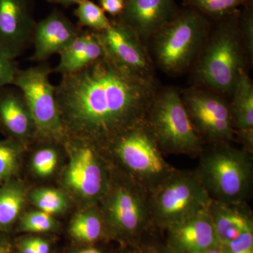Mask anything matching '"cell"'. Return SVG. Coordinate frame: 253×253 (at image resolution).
<instances>
[{
  "label": "cell",
  "instance_id": "603a6c76",
  "mask_svg": "<svg viewBox=\"0 0 253 253\" xmlns=\"http://www.w3.org/2000/svg\"><path fill=\"white\" fill-rule=\"evenodd\" d=\"M75 15L81 26L91 28L94 31H104L111 25V21L104 10L90 0H82L78 4Z\"/></svg>",
  "mask_w": 253,
  "mask_h": 253
},
{
  "label": "cell",
  "instance_id": "cb8c5ba5",
  "mask_svg": "<svg viewBox=\"0 0 253 253\" xmlns=\"http://www.w3.org/2000/svg\"><path fill=\"white\" fill-rule=\"evenodd\" d=\"M31 199L39 211L51 215L63 212L67 206L64 195L56 189H37L32 194Z\"/></svg>",
  "mask_w": 253,
  "mask_h": 253
},
{
  "label": "cell",
  "instance_id": "ac0fdd59",
  "mask_svg": "<svg viewBox=\"0 0 253 253\" xmlns=\"http://www.w3.org/2000/svg\"><path fill=\"white\" fill-rule=\"evenodd\" d=\"M231 94L229 108L235 135L239 136L242 148L253 153V86L246 68L240 71Z\"/></svg>",
  "mask_w": 253,
  "mask_h": 253
},
{
  "label": "cell",
  "instance_id": "83f0119b",
  "mask_svg": "<svg viewBox=\"0 0 253 253\" xmlns=\"http://www.w3.org/2000/svg\"><path fill=\"white\" fill-rule=\"evenodd\" d=\"M18 150L14 144L0 141V181L9 179L17 166Z\"/></svg>",
  "mask_w": 253,
  "mask_h": 253
},
{
  "label": "cell",
  "instance_id": "4fadbf2b",
  "mask_svg": "<svg viewBox=\"0 0 253 253\" xmlns=\"http://www.w3.org/2000/svg\"><path fill=\"white\" fill-rule=\"evenodd\" d=\"M36 23L30 0H0V52L21 56L32 44Z\"/></svg>",
  "mask_w": 253,
  "mask_h": 253
},
{
  "label": "cell",
  "instance_id": "2e32d148",
  "mask_svg": "<svg viewBox=\"0 0 253 253\" xmlns=\"http://www.w3.org/2000/svg\"><path fill=\"white\" fill-rule=\"evenodd\" d=\"M173 14V0H125L119 21L135 31L144 43L169 22Z\"/></svg>",
  "mask_w": 253,
  "mask_h": 253
},
{
  "label": "cell",
  "instance_id": "5bb4252c",
  "mask_svg": "<svg viewBox=\"0 0 253 253\" xmlns=\"http://www.w3.org/2000/svg\"><path fill=\"white\" fill-rule=\"evenodd\" d=\"M168 253H196L220 245L208 210L201 211L167 229Z\"/></svg>",
  "mask_w": 253,
  "mask_h": 253
},
{
  "label": "cell",
  "instance_id": "e0dca14e",
  "mask_svg": "<svg viewBox=\"0 0 253 253\" xmlns=\"http://www.w3.org/2000/svg\"><path fill=\"white\" fill-rule=\"evenodd\" d=\"M0 125L9 135L18 139L38 134L26 99L17 87L0 89Z\"/></svg>",
  "mask_w": 253,
  "mask_h": 253
},
{
  "label": "cell",
  "instance_id": "d6986e66",
  "mask_svg": "<svg viewBox=\"0 0 253 253\" xmlns=\"http://www.w3.org/2000/svg\"><path fill=\"white\" fill-rule=\"evenodd\" d=\"M208 212L220 245L253 230V212L247 204H225L212 201Z\"/></svg>",
  "mask_w": 253,
  "mask_h": 253
},
{
  "label": "cell",
  "instance_id": "836d02e7",
  "mask_svg": "<svg viewBox=\"0 0 253 253\" xmlns=\"http://www.w3.org/2000/svg\"><path fill=\"white\" fill-rule=\"evenodd\" d=\"M139 253H168L166 248L156 244L142 245Z\"/></svg>",
  "mask_w": 253,
  "mask_h": 253
},
{
  "label": "cell",
  "instance_id": "d6a6232c",
  "mask_svg": "<svg viewBox=\"0 0 253 253\" xmlns=\"http://www.w3.org/2000/svg\"><path fill=\"white\" fill-rule=\"evenodd\" d=\"M30 244L37 253H49V245L44 240L41 239H28Z\"/></svg>",
  "mask_w": 253,
  "mask_h": 253
},
{
  "label": "cell",
  "instance_id": "3957f363",
  "mask_svg": "<svg viewBox=\"0 0 253 253\" xmlns=\"http://www.w3.org/2000/svg\"><path fill=\"white\" fill-rule=\"evenodd\" d=\"M247 59L239 23L224 21L210 31L193 63L195 81L218 94H231Z\"/></svg>",
  "mask_w": 253,
  "mask_h": 253
},
{
  "label": "cell",
  "instance_id": "8992f818",
  "mask_svg": "<svg viewBox=\"0 0 253 253\" xmlns=\"http://www.w3.org/2000/svg\"><path fill=\"white\" fill-rule=\"evenodd\" d=\"M105 149L117 158L128 178L149 193L176 169L165 159L144 121L118 136Z\"/></svg>",
  "mask_w": 253,
  "mask_h": 253
},
{
  "label": "cell",
  "instance_id": "9c48e42d",
  "mask_svg": "<svg viewBox=\"0 0 253 253\" xmlns=\"http://www.w3.org/2000/svg\"><path fill=\"white\" fill-rule=\"evenodd\" d=\"M52 72V68L46 62L24 70L18 68L11 85L17 87L24 96L38 136L59 141L66 137V134L55 86L49 81Z\"/></svg>",
  "mask_w": 253,
  "mask_h": 253
},
{
  "label": "cell",
  "instance_id": "7a4b0ae2",
  "mask_svg": "<svg viewBox=\"0 0 253 253\" xmlns=\"http://www.w3.org/2000/svg\"><path fill=\"white\" fill-rule=\"evenodd\" d=\"M199 157L194 173L212 201L247 204L253 193L252 153L220 142L204 146Z\"/></svg>",
  "mask_w": 253,
  "mask_h": 253
},
{
  "label": "cell",
  "instance_id": "44dd1931",
  "mask_svg": "<svg viewBox=\"0 0 253 253\" xmlns=\"http://www.w3.org/2000/svg\"><path fill=\"white\" fill-rule=\"evenodd\" d=\"M25 204L23 188L8 183L0 188V229L6 230L17 219Z\"/></svg>",
  "mask_w": 253,
  "mask_h": 253
},
{
  "label": "cell",
  "instance_id": "f1b7e54d",
  "mask_svg": "<svg viewBox=\"0 0 253 253\" xmlns=\"http://www.w3.org/2000/svg\"><path fill=\"white\" fill-rule=\"evenodd\" d=\"M225 253H253V230L221 245Z\"/></svg>",
  "mask_w": 253,
  "mask_h": 253
},
{
  "label": "cell",
  "instance_id": "ba28073f",
  "mask_svg": "<svg viewBox=\"0 0 253 253\" xmlns=\"http://www.w3.org/2000/svg\"><path fill=\"white\" fill-rule=\"evenodd\" d=\"M126 181L112 183L104 200L105 225L120 239L139 244L153 224L149 193L126 176Z\"/></svg>",
  "mask_w": 253,
  "mask_h": 253
},
{
  "label": "cell",
  "instance_id": "484cf974",
  "mask_svg": "<svg viewBox=\"0 0 253 253\" xmlns=\"http://www.w3.org/2000/svg\"><path fill=\"white\" fill-rule=\"evenodd\" d=\"M54 226L55 221L52 215L41 211L28 213L21 222V229L28 232H47Z\"/></svg>",
  "mask_w": 253,
  "mask_h": 253
},
{
  "label": "cell",
  "instance_id": "4316f807",
  "mask_svg": "<svg viewBox=\"0 0 253 253\" xmlns=\"http://www.w3.org/2000/svg\"><path fill=\"white\" fill-rule=\"evenodd\" d=\"M57 162L56 151L52 148H43L33 156V168L38 175L49 176L54 172Z\"/></svg>",
  "mask_w": 253,
  "mask_h": 253
},
{
  "label": "cell",
  "instance_id": "d4e9b609",
  "mask_svg": "<svg viewBox=\"0 0 253 253\" xmlns=\"http://www.w3.org/2000/svg\"><path fill=\"white\" fill-rule=\"evenodd\" d=\"M244 1L245 0H188L189 6L197 9L201 14L215 18L232 14Z\"/></svg>",
  "mask_w": 253,
  "mask_h": 253
},
{
  "label": "cell",
  "instance_id": "4dcf8cb0",
  "mask_svg": "<svg viewBox=\"0 0 253 253\" xmlns=\"http://www.w3.org/2000/svg\"><path fill=\"white\" fill-rule=\"evenodd\" d=\"M18 70L14 59H10L0 52V89L11 85Z\"/></svg>",
  "mask_w": 253,
  "mask_h": 253
},
{
  "label": "cell",
  "instance_id": "8d00e7d4",
  "mask_svg": "<svg viewBox=\"0 0 253 253\" xmlns=\"http://www.w3.org/2000/svg\"><path fill=\"white\" fill-rule=\"evenodd\" d=\"M196 253H225L224 250L223 249V246L221 245H218V246H214V247L211 248L204 250V251H200V252Z\"/></svg>",
  "mask_w": 253,
  "mask_h": 253
},
{
  "label": "cell",
  "instance_id": "1f68e13d",
  "mask_svg": "<svg viewBox=\"0 0 253 253\" xmlns=\"http://www.w3.org/2000/svg\"><path fill=\"white\" fill-rule=\"evenodd\" d=\"M101 8L111 16H120L125 6V0H100Z\"/></svg>",
  "mask_w": 253,
  "mask_h": 253
},
{
  "label": "cell",
  "instance_id": "30bf717a",
  "mask_svg": "<svg viewBox=\"0 0 253 253\" xmlns=\"http://www.w3.org/2000/svg\"><path fill=\"white\" fill-rule=\"evenodd\" d=\"M190 120L204 143L231 142L235 136L229 104L221 94L195 86L182 92Z\"/></svg>",
  "mask_w": 253,
  "mask_h": 253
},
{
  "label": "cell",
  "instance_id": "74e56055",
  "mask_svg": "<svg viewBox=\"0 0 253 253\" xmlns=\"http://www.w3.org/2000/svg\"><path fill=\"white\" fill-rule=\"evenodd\" d=\"M0 253H11L9 244L1 240H0Z\"/></svg>",
  "mask_w": 253,
  "mask_h": 253
},
{
  "label": "cell",
  "instance_id": "e575fe53",
  "mask_svg": "<svg viewBox=\"0 0 253 253\" xmlns=\"http://www.w3.org/2000/svg\"><path fill=\"white\" fill-rule=\"evenodd\" d=\"M20 251L21 253H37L28 240L21 243L20 245Z\"/></svg>",
  "mask_w": 253,
  "mask_h": 253
},
{
  "label": "cell",
  "instance_id": "7c38bea8",
  "mask_svg": "<svg viewBox=\"0 0 253 253\" xmlns=\"http://www.w3.org/2000/svg\"><path fill=\"white\" fill-rule=\"evenodd\" d=\"M105 54L127 71L148 79H154V68L141 38L121 21H111L109 27L97 32Z\"/></svg>",
  "mask_w": 253,
  "mask_h": 253
},
{
  "label": "cell",
  "instance_id": "6da1fadb",
  "mask_svg": "<svg viewBox=\"0 0 253 253\" xmlns=\"http://www.w3.org/2000/svg\"><path fill=\"white\" fill-rule=\"evenodd\" d=\"M158 86L121 67L105 54L55 86L66 136L106 149L118 136L144 121Z\"/></svg>",
  "mask_w": 253,
  "mask_h": 253
},
{
  "label": "cell",
  "instance_id": "277c9868",
  "mask_svg": "<svg viewBox=\"0 0 253 253\" xmlns=\"http://www.w3.org/2000/svg\"><path fill=\"white\" fill-rule=\"evenodd\" d=\"M144 122L163 154L196 157L205 143L195 129L181 94L173 87L158 89Z\"/></svg>",
  "mask_w": 253,
  "mask_h": 253
},
{
  "label": "cell",
  "instance_id": "f35d334b",
  "mask_svg": "<svg viewBox=\"0 0 253 253\" xmlns=\"http://www.w3.org/2000/svg\"><path fill=\"white\" fill-rule=\"evenodd\" d=\"M76 253H104L101 250L96 249V248L91 247L88 248V249L81 250V251H78Z\"/></svg>",
  "mask_w": 253,
  "mask_h": 253
},
{
  "label": "cell",
  "instance_id": "9a60e30c",
  "mask_svg": "<svg viewBox=\"0 0 253 253\" xmlns=\"http://www.w3.org/2000/svg\"><path fill=\"white\" fill-rule=\"evenodd\" d=\"M81 31L69 19L54 11L36 23L32 44L34 51L31 61L44 62L52 55L60 54L80 34Z\"/></svg>",
  "mask_w": 253,
  "mask_h": 253
},
{
  "label": "cell",
  "instance_id": "8fae6325",
  "mask_svg": "<svg viewBox=\"0 0 253 253\" xmlns=\"http://www.w3.org/2000/svg\"><path fill=\"white\" fill-rule=\"evenodd\" d=\"M70 146L71 160L64 176L66 185L84 199H102L111 181L99 153L103 148L84 141L71 142Z\"/></svg>",
  "mask_w": 253,
  "mask_h": 253
},
{
  "label": "cell",
  "instance_id": "ffe728a7",
  "mask_svg": "<svg viewBox=\"0 0 253 253\" xmlns=\"http://www.w3.org/2000/svg\"><path fill=\"white\" fill-rule=\"evenodd\" d=\"M59 55V64L53 72L64 76L77 72L101 59L105 50L97 32L84 31L81 32Z\"/></svg>",
  "mask_w": 253,
  "mask_h": 253
},
{
  "label": "cell",
  "instance_id": "d590c367",
  "mask_svg": "<svg viewBox=\"0 0 253 253\" xmlns=\"http://www.w3.org/2000/svg\"><path fill=\"white\" fill-rule=\"evenodd\" d=\"M82 0H48L50 3H54V4H61L69 6V5L78 4Z\"/></svg>",
  "mask_w": 253,
  "mask_h": 253
},
{
  "label": "cell",
  "instance_id": "52a82bcc",
  "mask_svg": "<svg viewBox=\"0 0 253 253\" xmlns=\"http://www.w3.org/2000/svg\"><path fill=\"white\" fill-rule=\"evenodd\" d=\"M153 224L160 229L207 211L212 200L194 172L176 169L149 193Z\"/></svg>",
  "mask_w": 253,
  "mask_h": 253
},
{
  "label": "cell",
  "instance_id": "5b68a950",
  "mask_svg": "<svg viewBox=\"0 0 253 253\" xmlns=\"http://www.w3.org/2000/svg\"><path fill=\"white\" fill-rule=\"evenodd\" d=\"M210 31L209 23L199 11L173 17L151 38L156 63L169 74L184 72L194 63Z\"/></svg>",
  "mask_w": 253,
  "mask_h": 253
},
{
  "label": "cell",
  "instance_id": "7402d4cb",
  "mask_svg": "<svg viewBox=\"0 0 253 253\" xmlns=\"http://www.w3.org/2000/svg\"><path fill=\"white\" fill-rule=\"evenodd\" d=\"M102 216L97 211H88L77 214L70 225V233L84 243H94L101 239L105 231Z\"/></svg>",
  "mask_w": 253,
  "mask_h": 253
},
{
  "label": "cell",
  "instance_id": "f546056e",
  "mask_svg": "<svg viewBox=\"0 0 253 253\" xmlns=\"http://www.w3.org/2000/svg\"><path fill=\"white\" fill-rule=\"evenodd\" d=\"M240 31L246 55L249 61H253V18L251 12L244 16L241 24H239Z\"/></svg>",
  "mask_w": 253,
  "mask_h": 253
}]
</instances>
